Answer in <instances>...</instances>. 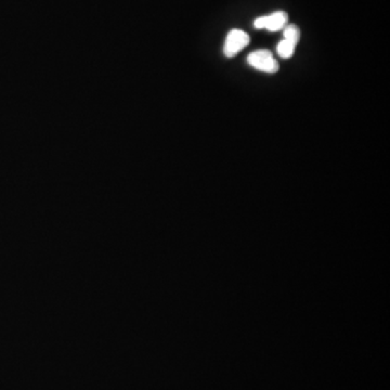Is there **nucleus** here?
<instances>
[{"instance_id": "nucleus-1", "label": "nucleus", "mask_w": 390, "mask_h": 390, "mask_svg": "<svg viewBox=\"0 0 390 390\" xmlns=\"http://www.w3.org/2000/svg\"><path fill=\"white\" fill-rule=\"evenodd\" d=\"M247 63L256 70L268 74H276L279 71V63L273 58L271 52L265 49L251 52L247 57Z\"/></svg>"}, {"instance_id": "nucleus-2", "label": "nucleus", "mask_w": 390, "mask_h": 390, "mask_svg": "<svg viewBox=\"0 0 390 390\" xmlns=\"http://www.w3.org/2000/svg\"><path fill=\"white\" fill-rule=\"evenodd\" d=\"M251 42L249 34L239 28H233L228 32L223 46V54L227 58H235L244 48H247Z\"/></svg>"}, {"instance_id": "nucleus-3", "label": "nucleus", "mask_w": 390, "mask_h": 390, "mask_svg": "<svg viewBox=\"0 0 390 390\" xmlns=\"http://www.w3.org/2000/svg\"><path fill=\"white\" fill-rule=\"evenodd\" d=\"M288 16L285 11H276L269 16H259L254 21V26L258 30L266 28L270 32H278L285 28Z\"/></svg>"}, {"instance_id": "nucleus-4", "label": "nucleus", "mask_w": 390, "mask_h": 390, "mask_svg": "<svg viewBox=\"0 0 390 390\" xmlns=\"http://www.w3.org/2000/svg\"><path fill=\"white\" fill-rule=\"evenodd\" d=\"M296 46L288 40H283L279 42L276 50H278V54L281 57L282 59H290L295 54Z\"/></svg>"}, {"instance_id": "nucleus-5", "label": "nucleus", "mask_w": 390, "mask_h": 390, "mask_svg": "<svg viewBox=\"0 0 390 390\" xmlns=\"http://www.w3.org/2000/svg\"><path fill=\"white\" fill-rule=\"evenodd\" d=\"M284 40L297 46L300 40V30L295 24H290L284 28Z\"/></svg>"}]
</instances>
